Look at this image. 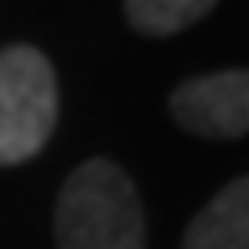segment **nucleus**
I'll use <instances>...</instances> for the list:
<instances>
[{
	"mask_svg": "<svg viewBox=\"0 0 249 249\" xmlns=\"http://www.w3.org/2000/svg\"><path fill=\"white\" fill-rule=\"evenodd\" d=\"M58 249H145V212L133 178L108 158H88L67 175L54 204Z\"/></svg>",
	"mask_w": 249,
	"mask_h": 249,
	"instance_id": "f257e3e1",
	"label": "nucleus"
},
{
	"mask_svg": "<svg viewBox=\"0 0 249 249\" xmlns=\"http://www.w3.org/2000/svg\"><path fill=\"white\" fill-rule=\"evenodd\" d=\"M58 124V75L34 46L0 50V166L37 158Z\"/></svg>",
	"mask_w": 249,
	"mask_h": 249,
	"instance_id": "f03ea898",
	"label": "nucleus"
},
{
	"mask_svg": "<svg viewBox=\"0 0 249 249\" xmlns=\"http://www.w3.org/2000/svg\"><path fill=\"white\" fill-rule=\"evenodd\" d=\"M170 116L178 129L212 142L249 133V71H212L183 79L170 91Z\"/></svg>",
	"mask_w": 249,
	"mask_h": 249,
	"instance_id": "7ed1b4c3",
	"label": "nucleus"
},
{
	"mask_svg": "<svg viewBox=\"0 0 249 249\" xmlns=\"http://www.w3.org/2000/svg\"><path fill=\"white\" fill-rule=\"evenodd\" d=\"M183 249H249V175L232 178L187 224Z\"/></svg>",
	"mask_w": 249,
	"mask_h": 249,
	"instance_id": "20e7f679",
	"label": "nucleus"
},
{
	"mask_svg": "<svg viewBox=\"0 0 249 249\" xmlns=\"http://www.w3.org/2000/svg\"><path fill=\"white\" fill-rule=\"evenodd\" d=\"M212 9L216 0H124V21L145 37H175L204 21Z\"/></svg>",
	"mask_w": 249,
	"mask_h": 249,
	"instance_id": "39448f33",
	"label": "nucleus"
}]
</instances>
